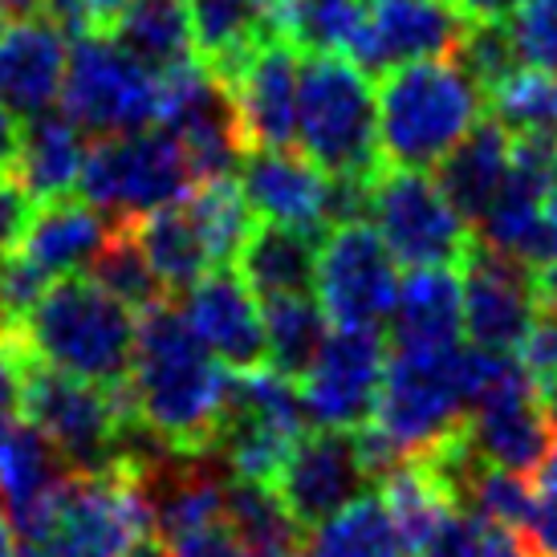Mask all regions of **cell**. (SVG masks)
Returning <instances> with one entry per match:
<instances>
[{
  "label": "cell",
  "instance_id": "52a82bcc",
  "mask_svg": "<svg viewBox=\"0 0 557 557\" xmlns=\"http://www.w3.org/2000/svg\"><path fill=\"white\" fill-rule=\"evenodd\" d=\"M191 168L180 139L163 126L107 135L86 147L78 196L114 220H139L156 208L184 200L191 191Z\"/></svg>",
  "mask_w": 557,
  "mask_h": 557
},
{
  "label": "cell",
  "instance_id": "30bf717a",
  "mask_svg": "<svg viewBox=\"0 0 557 557\" xmlns=\"http://www.w3.org/2000/svg\"><path fill=\"white\" fill-rule=\"evenodd\" d=\"M367 220L383 236L391 257L407 269L456 264L476 245V228L444 196L432 171L383 168L367 191Z\"/></svg>",
  "mask_w": 557,
  "mask_h": 557
},
{
  "label": "cell",
  "instance_id": "f546056e",
  "mask_svg": "<svg viewBox=\"0 0 557 557\" xmlns=\"http://www.w3.org/2000/svg\"><path fill=\"white\" fill-rule=\"evenodd\" d=\"M264 306V367L277 371L289 383H301V374L313 367V358L322 350L330 334V318L322 313L313 294H289L269 297Z\"/></svg>",
  "mask_w": 557,
  "mask_h": 557
},
{
  "label": "cell",
  "instance_id": "e0dca14e",
  "mask_svg": "<svg viewBox=\"0 0 557 557\" xmlns=\"http://www.w3.org/2000/svg\"><path fill=\"white\" fill-rule=\"evenodd\" d=\"M367 484H371V476L358 460L355 432L318 428L294 444L285 468L273 480V493L297 525L313 529L346 509L350 500H358Z\"/></svg>",
  "mask_w": 557,
  "mask_h": 557
},
{
  "label": "cell",
  "instance_id": "7a4b0ae2",
  "mask_svg": "<svg viewBox=\"0 0 557 557\" xmlns=\"http://www.w3.org/2000/svg\"><path fill=\"white\" fill-rule=\"evenodd\" d=\"M4 330H13L16 342L46 367L98 387H119L131 374L139 313L107 294L90 273H74L49 281L41 301Z\"/></svg>",
  "mask_w": 557,
  "mask_h": 557
},
{
  "label": "cell",
  "instance_id": "ffe728a7",
  "mask_svg": "<svg viewBox=\"0 0 557 557\" xmlns=\"http://www.w3.org/2000/svg\"><path fill=\"white\" fill-rule=\"evenodd\" d=\"M70 62V37L49 13L16 16L0 33V102L16 119H37L58 107Z\"/></svg>",
  "mask_w": 557,
  "mask_h": 557
},
{
  "label": "cell",
  "instance_id": "d6986e66",
  "mask_svg": "<svg viewBox=\"0 0 557 557\" xmlns=\"http://www.w3.org/2000/svg\"><path fill=\"white\" fill-rule=\"evenodd\" d=\"M184 294L187 297L180 310H184L187 325L228 371L240 374L264 367V355H269V346H264V306L236 269L216 264L196 285H187Z\"/></svg>",
  "mask_w": 557,
  "mask_h": 557
},
{
  "label": "cell",
  "instance_id": "d590c367",
  "mask_svg": "<svg viewBox=\"0 0 557 557\" xmlns=\"http://www.w3.org/2000/svg\"><path fill=\"white\" fill-rule=\"evenodd\" d=\"M86 273H90L107 294L119 297L123 306H131L135 313H143L147 306H156V301L168 297V289H163L156 277V269L143 257L139 240L131 233V224H119V228L110 233V240L98 248V257L90 261Z\"/></svg>",
  "mask_w": 557,
  "mask_h": 557
},
{
  "label": "cell",
  "instance_id": "7402d4cb",
  "mask_svg": "<svg viewBox=\"0 0 557 557\" xmlns=\"http://www.w3.org/2000/svg\"><path fill=\"white\" fill-rule=\"evenodd\" d=\"M391 346H460L465 342V281L456 264L407 269L391 310Z\"/></svg>",
  "mask_w": 557,
  "mask_h": 557
},
{
  "label": "cell",
  "instance_id": "8fae6325",
  "mask_svg": "<svg viewBox=\"0 0 557 557\" xmlns=\"http://www.w3.org/2000/svg\"><path fill=\"white\" fill-rule=\"evenodd\" d=\"M301 435H306V407H301L297 383L281 379L269 367L233 374L228 411L212 451H224L236 480L273 488Z\"/></svg>",
  "mask_w": 557,
  "mask_h": 557
},
{
  "label": "cell",
  "instance_id": "5b68a950",
  "mask_svg": "<svg viewBox=\"0 0 557 557\" xmlns=\"http://www.w3.org/2000/svg\"><path fill=\"white\" fill-rule=\"evenodd\" d=\"M297 151L334 180L371 184L383 163L371 74L346 53H301Z\"/></svg>",
  "mask_w": 557,
  "mask_h": 557
},
{
  "label": "cell",
  "instance_id": "c3c4849f",
  "mask_svg": "<svg viewBox=\"0 0 557 557\" xmlns=\"http://www.w3.org/2000/svg\"><path fill=\"white\" fill-rule=\"evenodd\" d=\"M533 484H537L545 496H554V500H557V440H554V448H549V456H545L542 472L533 476Z\"/></svg>",
  "mask_w": 557,
  "mask_h": 557
},
{
  "label": "cell",
  "instance_id": "1f68e13d",
  "mask_svg": "<svg viewBox=\"0 0 557 557\" xmlns=\"http://www.w3.org/2000/svg\"><path fill=\"white\" fill-rule=\"evenodd\" d=\"M367 0H269V25L297 53H346Z\"/></svg>",
  "mask_w": 557,
  "mask_h": 557
},
{
  "label": "cell",
  "instance_id": "ab89813d",
  "mask_svg": "<svg viewBox=\"0 0 557 557\" xmlns=\"http://www.w3.org/2000/svg\"><path fill=\"white\" fill-rule=\"evenodd\" d=\"M33 216V200L16 184L13 171H0V257L21 245V233Z\"/></svg>",
  "mask_w": 557,
  "mask_h": 557
},
{
  "label": "cell",
  "instance_id": "7bdbcfd3",
  "mask_svg": "<svg viewBox=\"0 0 557 557\" xmlns=\"http://www.w3.org/2000/svg\"><path fill=\"white\" fill-rule=\"evenodd\" d=\"M472 25H488V21H509L521 0H451Z\"/></svg>",
  "mask_w": 557,
  "mask_h": 557
},
{
  "label": "cell",
  "instance_id": "83f0119b",
  "mask_svg": "<svg viewBox=\"0 0 557 557\" xmlns=\"http://www.w3.org/2000/svg\"><path fill=\"white\" fill-rule=\"evenodd\" d=\"M131 224V233L139 240L143 257L147 264L156 269V277L163 289H187V285H196V281L208 273V269H216L212 261V252L203 245L200 228H196V220L191 212L184 208V200L168 203V208H156V212H147L139 220H126Z\"/></svg>",
  "mask_w": 557,
  "mask_h": 557
},
{
  "label": "cell",
  "instance_id": "484cf974",
  "mask_svg": "<svg viewBox=\"0 0 557 557\" xmlns=\"http://www.w3.org/2000/svg\"><path fill=\"white\" fill-rule=\"evenodd\" d=\"M187 13L196 58L220 82L233 78L261 41L277 37L269 25V0H187Z\"/></svg>",
  "mask_w": 557,
  "mask_h": 557
},
{
  "label": "cell",
  "instance_id": "bcb514c9",
  "mask_svg": "<svg viewBox=\"0 0 557 557\" xmlns=\"http://www.w3.org/2000/svg\"><path fill=\"white\" fill-rule=\"evenodd\" d=\"M545 245H549V261H557V171L545 191Z\"/></svg>",
  "mask_w": 557,
  "mask_h": 557
},
{
  "label": "cell",
  "instance_id": "d6a6232c",
  "mask_svg": "<svg viewBox=\"0 0 557 557\" xmlns=\"http://www.w3.org/2000/svg\"><path fill=\"white\" fill-rule=\"evenodd\" d=\"M65 476L62 456L25 419H16L4 448H0V505L9 521H21L41 496Z\"/></svg>",
  "mask_w": 557,
  "mask_h": 557
},
{
  "label": "cell",
  "instance_id": "8d00e7d4",
  "mask_svg": "<svg viewBox=\"0 0 557 557\" xmlns=\"http://www.w3.org/2000/svg\"><path fill=\"white\" fill-rule=\"evenodd\" d=\"M456 62L468 70V78L476 82L480 90L488 94L493 86L521 70V58L509 41L505 21H488V25H468V33L460 37V46L451 53Z\"/></svg>",
  "mask_w": 557,
  "mask_h": 557
},
{
  "label": "cell",
  "instance_id": "e575fe53",
  "mask_svg": "<svg viewBox=\"0 0 557 557\" xmlns=\"http://www.w3.org/2000/svg\"><path fill=\"white\" fill-rule=\"evenodd\" d=\"M488 114L509 135H537L557 139V70H533L521 65L517 74L484 94Z\"/></svg>",
  "mask_w": 557,
  "mask_h": 557
},
{
  "label": "cell",
  "instance_id": "6da1fadb",
  "mask_svg": "<svg viewBox=\"0 0 557 557\" xmlns=\"http://www.w3.org/2000/svg\"><path fill=\"white\" fill-rule=\"evenodd\" d=\"M233 371L187 325L168 297L139 313L126 399L147 435L171 456H208L228 411Z\"/></svg>",
  "mask_w": 557,
  "mask_h": 557
},
{
  "label": "cell",
  "instance_id": "f1b7e54d",
  "mask_svg": "<svg viewBox=\"0 0 557 557\" xmlns=\"http://www.w3.org/2000/svg\"><path fill=\"white\" fill-rule=\"evenodd\" d=\"M407 537H403L395 512L387 509L383 496L362 493L350 500L330 521L313 525V533L301 542V557H407Z\"/></svg>",
  "mask_w": 557,
  "mask_h": 557
},
{
  "label": "cell",
  "instance_id": "f6af8a7d",
  "mask_svg": "<svg viewBox=\"0 0 557 557\" xmlns=\"http://www.w3.org/2000/svg\"><path fill=\"white\" fill-rule=\"evenodd\" d=\"M533 281H537V297H542V306L557 310V261H545L533 269Z\"/></svg>",
  "mask_w": 557,
  "mask_h": 557
},
{
  "label": "cell",
  "instance_id": "44dd1931",
  "mask_svg": "<svg viewBox=\"0 0 557 557\" xmlns=\"http://www.w3.org/2000/svg\"><path fill=\"white\" fill-rule=\"evenodd\" d=\"M119 224L123 220L107 216L102 208L86 203L82 196L33 203V216L25 224V233H21L16 252L37 264L49 281L74 277L82 269H90L98 248L107 245Z\"/></svg>",
  "mask_w": 557,
  "mask_h": 557
},
{
  "label": "cell",
  "instance_id": "ba28073f",
  "mask_svg": "<svg viewBox=\"0 0 557 557\" xmlns=\"http://www.w3.org/2000/svg\"><path fill=\"white\" fill-rule=\"evenodd\" d=\"M465 346H391L374 428L391 435L407 456L432 448L435 440L456 432L468 416L465 399Z\"/></svg>",
  "mask_w": 557,
  "mask_h": 557
},
{
  "label": "cell",
  "instance_id": "74e56055",
  "mask_svg": "<svg viewBox=\"0 0 557 557\" xmlns=\"http://www.w3.org/2000/svg\"><path fill=\"white\" fill-rule=\"evenodd\" d=\"M505 29L521 65L557 70V0H521Z\"/></svg>",
  "mask_w": 557,
  "mask_h": 557
},
{
  "label": "cell",
  "instance_id": "277c9868",
  "mask_svg": "<svg viewBox=\"0 0 557 557\" xmlns=\"http://www.w3.org/2000/svg\"><path fill=\"white\" fill-rule=\"evenodd\" d=\"M379 151L387 168L435 171L484 119V90L456 58H423L379 78Z\"/></svg>",
  "mask_w": 557,
  "mask_h": 557
},
{
  "label": "cell",
  "instance_id": "f5cc1de1",
  "mask_svg": "<svg viewBox=\"0 0 557 557\" xmlns=\"http://www.w3.org/2000/svg\"><path fill=\"white\" fill-rule=\"evenodd\" d=\"M4 25H9V13H4V9H0V33H4Z\"/></svg>",
  "mask_w": 557,
  "mask_h": 557
},
{
  "label": "cell",
  "instance_id": "4dcf8cb0",
  "mask_svg": "<svg viewBox=\"0 0 557 557\" xmlns=\"http://www.w3.org/2000/svg\"><path fill=\"white\" fill-rule=\"evenodd\" d=\"M224 512H228V525H233L245 557H301L306 529L289 517V509L281 505L269 484L233 480L224 488Z\"/></svg>",
  "mask_w": 557,
  "mask_h": 557
},
{
  "label": "cell",
  "instance_id": "8992f818",
  "mask_svg": "<svg viewBox=\"0 0 557 557\" xmlns=\"http://www.w3.org/2000/svg\"><path fill=\"white\" fill-rule=\"evenodd\" d=\"M16 419L49 440V448L62 456L70 472H107L126 465V435L143 432L135 423L126 383L98 387L78 374L46 367L25 350L21 371V403Z\"/></svg>",
  "mask_w": 557,
  "mask_h": 557
},
{
  "label": "cell",
  "instance_id": "9a60e30c",
  "mask_svg": "<svg viewBox=\"0 0 557 557\" xmlns=\"http://www.w3.org/2000/svg\"><path fill=\"white\" fill-rule=\"evenodd\" d=\"M468 25L472 21L451 0H367L346 58L362 74L383 78L399 65L456 53Z\"/></svg>",
  "mask_w": 557,
  "mask_h": 557
},
{
  "label": "cell",
  "instance_id": "cb8c5ba5",
  "mask_svg": "<svg viewBox=\"0 0 557 557\" xmlns=\"http://www.w3.org/2000/svg\"><path fill=\"white\" fill-rule=\"evenodd\" d=\"M509 156H512V135L496 123L493 114H484L465 139L440 159L435 184L444 187V196L460 208V216L472 228L480 224V216L488 212V203L496 200V191L505 184Z\"/></svg>",
  "mask_w": 557,
  "mask_h": 557
},
{
  "label": "cell",
  "instance_id": "816d5d0a",
  "mask_svg": "<svg viewBox=\"0 0 557 557\" xmlns=\"http://www.w3.org/2000/svg\"><path fill=\"white\" fill-rule=\"evenodd\" d=\"M16 416H9V411H0V448H4V440H9V432H13Z\"/></svg>",
  "mask_w": 557,
  "mask_h": 557
},
{
  "label": "cell",
  "instance_id": "60d3db41",
  "mask_svg": "<svg viewBox=\"0 0 557 557\" xmlns=\"http://www.w3.org/2000/svg\"><path fill=\"white\" fill-rule=\"evenodd\" d=\"M21 371H25V346L13 330H0V411L16 416L21 403Z\"/></svg>",
  "mask_w": 557,
  "mask_h": 557
},
{
  "label": "cell",
  "instance_id": "9c48e42d",
  "mask_svg": "<svg viewBox=\"0 0 557 557\" xmlns=\"http://www.w3.org/2000/svg\"><path fill=\"white\" fill-rule=\"evenodd\" d=\"M62 110L94 135H131L159 126V74L126 53L110 33H78L70 41Z\"/></svg>",
  "mask_w": 557,
  "mask_h": 557
},
{
  "label": "cell",
  "instance_id": "7dc6e473",
  "mask_svg": "<svg viewBox=\"0 0 557 557\" xmlns=\"http://www.w3.org/2000/svg\"><path fill=\"white\" fill-rule=\"evenodd\" d=\"M123 557H171V549H168V542L159 537L156 529H147L143 537H135V542H131V549H126Z\"/></svg>",
  "mask_w": 557,
  "mask_h": 557
},
{
  "label": "cell",
  "instance_id": "ac0fdd59",
  "mask_svg": "<svg viewBox=\"0 0 557 557\" xmlns=\"http://www.w3.org/2000/svg\"><path fill=\"white\" fill-rule=\"evenodd\" d=\"M297 82H301V53L281 37L261 41L224 82L245 151L297 147Z\"/></svg>",
  "mask_w": 557,
  "mask_h": 557
},
{
  "label": "cell",
  "instance_id": "603a6c76",
  "mask_svg": "<svg viewBox=\"0 0 557 557\" xmlns=\"http://www.w3.org/2000/svg\"><path fill=\"white\" fill-rule=\"evenodd\" d=\"M82 163H86V131L65 110H46L37 119H25L13 175L33 203L74 196Z\"/></svg>",
  "mask_w": 557,
  "mask_h": 557
},
{
  "label": "cell",
  "instance_id": "836d02e7",
  "mask_svg": "<svg viewBox=\"0 0 557 557\" xmlns=\"http://www.w3.org/2000/svg\"><path fill=\"white\" fill-rule=\"evenodd\" d=\"M184 208L196 220V228H200L212 261L216 264L236 261L240 245L252 233V208H248L245 191H240V180H233V175L200 180L184 196Z\"/></svg>",
  "mask_w": 557,
  "mask_h": 557
},
{
  "label": "cell",
  "instance_id": "f907efd6",
  "mask_svg": "<svg viewBox=\"0 0 557 557\" xmlns=\"http://www.w3.org/2000/svg\"><path fill=\"white\" fill-rule=\"evenodd\" d=\"M0 557H16V533L4 512H0Z\"/></svg>",
  "mask_w": 557,
  "mask_h": 557
},
{
  "label": "cell",
  "instance_id": "4316f807",
  "mask_svg": "<svg viewBox=\"0 0 557 557\" xmlns=\"http://www.w3.org/2000/svg\"><path fill=\"white\" fill-rule=\"evenodd\" d=\"M110 37L159 78L196 62L187 0H126L119 21L110 25Z\"/></svg>",
  "mask_w": 557,
  "mask_h": 557
},
{
  "label": "cell",
  "instance_id": "681fc988",
  "mask_svg": "<svg viewBox=\"0 0 557 557\" xmlns=\"http://www.w3.org/2000/svg\"><path fill=\"white\" fill-rule=\"evenodd\" d=\"M41 4L46 0H0V9L9 16H29V13H41Z\"/></svg>",
  "mask_w": 557,
  "mask_h": 557
},
{
  "label": "cell",
  "instance_id": "3957f363",
  "mask_svg": "<svg viewBox=\"0 0 557 557\" xmlns=\"http://www.w3.org/2000/svg\"><path fill=\"white\" fill-rule=\"evenodd\" d=\"M151 529L135 468L65 472L21 521L16 557H123Z\"/></svg>",
  "mask_w": 557,
  "mask_h": 557
},
{
  "label": "cell",
  "instance_id": "d4e9b609",
  "mask_svg": "<svg viewBox=\"0 0 557 557\" xmlns=\"http://www.w3.org/2000/svg\"><path fill=\"white\" fill-rule=\"evenodd\" d=\"M322 236L325 233H306V228L261 220V224H252L248 240L236 252V273L261 301L313 294V269H318Z\"/></svg>",
  "mask_w": 557,
  "mask_h": 557
},
{
  "label": "cell",
  "instance_id": "2e32d148",
  "mask_svg": "<svg viewBox=\"0 0 557 557\" xmlns=\"http://www.w3.org/2000/svg\"><path fill=\"white\" fill-rule=\"evenodd\" d=\"M460 281H465V338L484 350L512 355L542 306L533 269L476 240L460 261Z\"/></svg>",
  "mask_w": 557,
  "mask_h": 557
},
{
  "label": "cell",
  "instance_id": "ee69618b",
  "mask_svg": "<svg viewBox=\"0 0 557 557\" xmlns=\"http://www.w3.org/2000/svg\"><path fill=\"white\" fill-rule=\"evenodd\" d=\"M16 147H21V119L0 102V171H13Z\"/></svg>",
  "mask_w": 557,
  "mask_h": 557
},
{
  "label": "cell",
  "instance_id": "7c38bea8",
  "mask_svg": "<svg viewBox=\"0 0 557 557\" xmlns=\"http://www.w3.org/2000/svg\"><path fill=\"white\" fill-rule=\"evenodd\" d=\"M240 191L252 216L306 233H325L342 220H367L371 184L334 180L294 147H257L245 156Z\"/></svg>",
  "mask_w": 557,
  "mask_h": 557
},
{
  "label": "cell",
  "instance_id": "5bb4252c",
  "mask_svg": "<svg viewBox=\"0 0 557 557\" xmlns=\"http://www.w3.org/2000/svg\"><path fill=\"white\" fill-rule=\"evenodd\" d=\"M387 358L391 338H383L379 325H330L313 367L297 383L306 419L330 432H355L371 423Z\"/></svg>",
  "mask_w": 557,
  "mask_h": 557
},
{
  "label": "cell",
  "instance_id": "4fadbf2b",
  "mask_svg": "<svg viewBox=\"0 0 557 557\" xmlns=\"http://www.w3.org/2000/svg\"><path fill=\"white\" fill-rule=\"evenodd\" d=\"M399 261L371 220L325 228L313 269V297L330 325H383L399 297Z\"/></svg>",
  "mask_w": 557,
  "mask_h": 557
},
{
  "label": "cell",
  "instance_id": "f35d334b",
  "mask_svg": "<svg viewBox=\"0 0 557 557\" xmlns=\"http://www.w3.org/2000/svg\"><path fill=\"white\" fill-rule=\"evenodd\" d=\"M126 0H46L41 13H49L65 33H110Z\"/></svg>",
  "mask_w": 557,
  "mask_h": 557
},
{
  "label": "cell",
  "instance_id": "b9f144b4",
  "mask_svg": "<svg viewBox=\"0 0 557 557\" xmlns=\"http://www.w3.org/2000/svg\"><path fill=\"white\" fill-rule=\"evenodd\" d=\"M476 557H542V554H537V545L529 542L525 533H517V529L488 525V521H480Z\"/></svg>",
  "mask_w": 557,
  "mask_h": 557
}]
</instances>
